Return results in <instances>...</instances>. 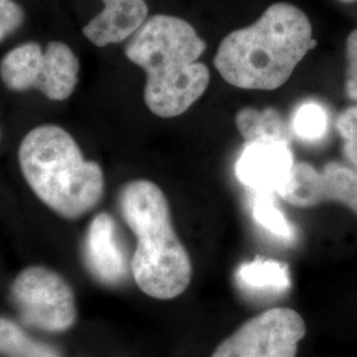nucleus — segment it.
Returning <instances> with one entry per match:
<instances>
[{"mask_svg": "<svg viewBox=\"0 0 357 357\" xmlns=\"http://www.w3.org/2000/svg\"><path fill=\"white\" fill-rule=\"evenodd\" d=\"M11 301L22 321L40 331L65 332L76 323L73 290L51 268L29 266L22 270L11 284Z\"/></svg>", "mask_w": 357, "mask_h": 357, "instance_id": "nucleus-5", "label": "nucleus"}, {"mask_svg": "<svg viewBox=\"0 0 357 357\" xmlns=\"http://www.w3.org/2000/svg\"><path fill=\"white\" fill-rule=\"evenodd\" d=\"M0 357H63L53 345L31 337L19 324L0 318Z\"/></svg>", "mask_w": 357, "mask_h": 357, "instance_id": "nucleus-15", "label": "nucleus"}, {"mask_svg": "<svg viewBox=\"0 0 357 357\" xmlns=\"http://www.w3.org/2000/svg\"><path fill=\"white\" fill-rule=\"evenodd\" d=\"M314 45L306 13L290 3H274L252 26L222 38L215 66L236 88L275 90L289 81Z\"/></svg>", "mask_w": 357, "mask_h": 357, "instance_id": "nucleus-2", "label": "nucleus"}, {"mask_svg": "<svg viewBox=\"0 0 357 357\" xmlns=\"http://www.w3.org/2000/svg\"><path fill=\"white\" fill-rule=\"evenodd\" d=\"M84 262L90 275L105 286L116 287L128 280L131 262L109 213H100L91 220L84 241Z\"/></svg>", "mask_w": 357, "mask_h": 357, "instance_id": "nucleus-9", "label": "nucleus"}, {"mask_svg": "<svg viewBox=\"0 0 357 357\" xmlns=\"http://www.w3.org/2000/svg\"><path fill=\"white\" fill-rule=\"evenodd\" d=\"M339 1H342V3H355L357 0H339Z\"/></svg>", "mask_w": 357, "mask_h": 357, "instance_id": "nucleus-21", "label": "nucleus"}, {"mask_svg": "<svg viewBox=\"0 0 357 357\" xmlns=\"http://www.w3.org/2000/svg\"><path fill=\"white\" fill-rule=\"evenodd\" d=\"M306 331L299 312L274 307L245 321L217 345L212 357H296Z\"/></svg>", "mask_w": 357, "mask_h": 357, "instance_id": "nucleus-6", "label": "nucleus"}, {"mask_svg": "<svg viewBox=\"0 0 357 357\" xmlns=\"http://www.w3.org/2000/svg\"><path fill=\"white\" fill-rule=\"evenodd\" d=\"M119 211L137 237L131 274L138 287L159 301L180 296L191 283V257L174 229L166 195L150 180H132L121 190Z\"/></svg>", "mask_w": 357, "mask_h": 357, "instance_id": "nucleus-3", "label": "nucleus"}, {"mask_svg": "<svg viewBox=\"0 0 357 357\" xmlns=\"http://www.w3.org/2000/svg\"><path fill=\"white\" fill-rule=\"evenodd\" d=\"M274 196L271 193H255L252 202L253 217L255 222L268 233L286 243H291L296 238V230L278 208Z\"/></svg>", "mask_w": 357, "mask_h": 357, "instance_id": "nucleus-17", "label": "nucleus"}, {"mask_svg": "<svg viewBox=\"0 0 357 357\" xmlns=\"http://www.w3.org/2000/svg\"><path fill=\"white\" fill-rule=\"evenodd\" d=\"M44 63V51L38 43L22 44L8 52L0 63V77L13 91L35 88Z\"/></svg>", "mask_w": 357, "mask_h": 357, "instance_id": "nucleus-13", "label": "nucleus"}, {"mask_svg": "<svg viewBox=\"0 0 357 357\" xmlns=\"http://www.w3.org/2000/svg\"><path fill=\"white\" fill-rule=\"evenodd\" d=\"M278 196L299 208L340 203L357 216V172L339 163H328L321 171L308 163H298Z\"/></svg>", "mask_w": 357, "mask_h": 357, "instance_id": "nucleus-7", "label": "nucleus"}, {"mask_svg": "<svg viewBox=\"0 0 357 357\" xmlns=\"http://www.w3.org/2000/svg\"><path fill=\"white\" fill-rule=\"evenodd\" d=\"M347 78L345 93L349 100L357 102V28L347 38Z\"/></svg>", "mask_w": 357, "mask_h": 357, "instance_id": "nucleus-19", "label": "nucleus"}, {"mask_svg": "<svg viewBox=\"0 0 357 357\" xmlns=\"http://www.w3.org/2000/svg\"><path fill=\"white\" fill-rule=\"evenodd\" d=\"M290 128L301 141L320 142L328 132L330 114L321 103L306 101L294 112Z\"/></svg>", "mask_w": 357, "mask_h": 357, "instance_id": "nucleus-16", "label": "nucleus"}, {"mask_svg": "<svg viewBox=\"0 0 357 357\" xmlns=\"http://www.w3.org/2000/svg\"><path fill=\"white\" fill-rule=\"evenodd\" d=\"M79 63L73 51L63 43H50L35 89L53 101H64L76 89Z\"/></svg>", "mask_w": 357, "mask_h": 357, "instance_id": "nucleus-11", "label": "nucleus"}, {"mask_svg": "<svg viewBox=\"0 0 357 357\" xmlns=\"http://www.w3.org/2000/svg\"><path fill=\"white\" fill-rule=\"evenodd\" d=\"M102 1V13L84 26V35L97 47H106L126 40L149 19L146 0Z\"/></svg>", "mask_w": 357, "mask_h": 357, "instance_id": "nucleus-10", "label": "nucleus"}, {"mask_svg": "<svg viewBox=\"0 0 357 357\" xmlns=\"http://www.w3.org/2000/svg\"><path fill=\"white\" fill-rule=\"evenodd\" d=\"M294 155L289 142L261 138L246 142L234 172L255 193L280 195L293 175Z\"/></svg>", "mask_w": 357, "mask_h": 357, "instance_id": "nucleus-8", "label": "nucleus"}, {"mask_svg": "<svg viewBox=\"0 0 357 357\" xmlns=\"http://www.w3.org/2000/svg\"><path fill=\"white\" fill-rule=\"evenodd\" d=\"M234 121L236 128L246 142L273 138L290 143L289 128L281 114L274 109L258 110L255 107H245L237 113Z\"/></svg>", "mask_w": 357, "mask_h": 357, "instance_id": "nucleus-14", "label": "nucleus"}, {"mask_svg": "<svg viewBox=\"0 0 357 357\" xmlns=\"http://www.w3.org/2000/svg\"><path fill=\"white\" fill-rule=\"evenodd\" d=\"M205 43L184 19L171 15L149 17L132 35L126 56L146 72L144 101L153 114H184L209 85L211 73L199 63Z\"/></svg>", "mask_w": 357, "mask_h": 357, "instance_id": "nucleus-1", "label": "nucleus"}, {"mask_svg": "<svg viewBox=\"0 0 357 357\" xmlns=\"http://www.w3.org/2000/svg\"><path fill=\"white\" fill-rule=\"evenodd\" d=\"M19 162L31 190L59 216L76 220L102 199V168L85 160L64 128L43 125L31 130L20 143Z\"/></svg>", "mask_w": 357, "mask_h": 357, "instance_id": "nucleus-4", "label": "nucleus"}, {"mask_svg": "<svg viewBox=\"0 0 357 357\" xmlns=\"http://www.w3.org/2000/svg\"><path fill=\"white\" fill-rule=\"evenodd\" d=\"M236 283L246 293H287L291 287L290 268L282 261L255 257L237 268Z\"/></svg>", "mask_w": 357, "mask_h": 357, "instance_id": "nucleus-12", "label": "nucleus"}, {"mask_svg": "<svg viewBox=\"0 0 357 357\" xmlns=\"http://www.w3.org/2000/svg\"><path fill=\"white\" fill-rule=\"evenodd\" d=\"M336 128L344 141L343 151L345 158L357 172V105L345 109L339 115Z\"/></svg>", "mask_w": 357, "mask_h": 357, "instance_id": "nucleus-18", "label": "nucleus"}, {"mask_svg": "<svg viewBox=\"0 0 357 357\" xmlns=\"http://www.w3.org/2000/svg\"><path fill=\"white\" fill-rule=\"evenodd\" d=\"M23 10L13 0H0V43L22 26Z\"/></svg>", "mask_w": 357, "mask_h": 357, "instance_id": "nucleus-20", "label": "nucleus"}]
</instances>
